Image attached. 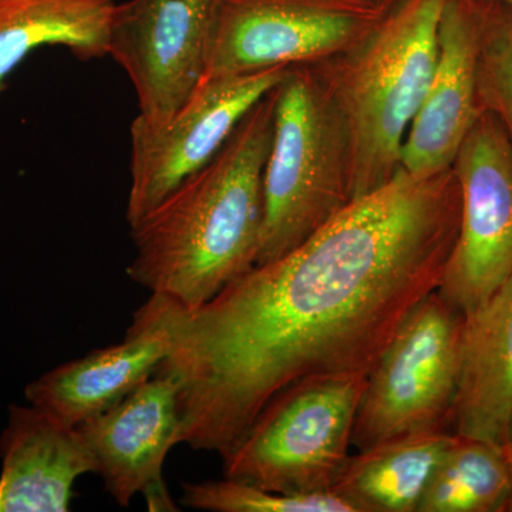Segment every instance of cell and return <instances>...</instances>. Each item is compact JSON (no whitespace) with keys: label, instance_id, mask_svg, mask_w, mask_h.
I'll return each mask as SVG.
<instances>
[{"label":"cell","instance_id":"6da1fadb","mask_svg":"<svg viewBox=\"0 0 512 512\" xmlns=\"http://www.w3.org/2000/svg\"><path fill=\"white\" fill-rule=\"evenodd\" d=\"M460 211L453 167L430 175L400 168L200 308L151 295L134 315L170 340L158 372L178 383L180 443L224 458L289 384L369 375L404 320L439 289Z\"/></svg>","mask_w":512,"mask_h":512},{"label":"cell","instance_id":"7a4b0ae2","mask_svg":"<svg viewBox=\"0 0 512 512\" xmlns=\"http://www.w3.org/2000/svg\"><path fill=\"white\" fill-rule=\"evenodd\" d=\"M275 89L252 107L210 163L130 225L136 256L127 274L151 295L197 309L255 265Z\"/></svg>","mask_w":512,"mask_h":512},{"label":"cell","instance_id":"3957f363","mask_svg":"<svg viewBox=\"0 0 512 512\" xmlns=\"http://www.w3.org/2000/svg\"><path fill=\"white\" fill-rule=\"evenodd\" d=\"M447 2L402 0L363 42L319 73L348 136L352 200L402 168L404 138L436 67Z\"/></svg>","mask_w":512,"mask_h":512},{"label":"cell","instance_id":"277c9868","mask_svg":"<svg viewBox=\"0 0 512 512\" xmlns=\"http://www.w3.org/2000/svg\"><path fill=\"white\" fill-rule=\"evenodd\" d=\"M350 201L348 136L335 101L316 67H289L275 89L255 265L288 254Z\"/></svg>","mask_w":512,"mask_h":512},{"label":"cell","instance_id":"5b68a950","mask_svg":"<svg viewBox=\"0 0 512 512\" xmlns=\"http://www.w3.org/2000/svg\"><path fill=\"white\" fill-rule=\"evenodd\" d=\"M366 379L343 373L289 384L222 458L224 477L282 494L332 491L350 456Z\"/></svg>","mask_w":512,"mask_h":512},{"label":"cell","instance_id":"8992f818","mask_svg":"<svg viewBox=\"0 0 512 512\" xmlns=\"http://www.w3.org/2000/svg\"><path fill=\"white\" fill-rule=\"evenodd\" d=\"M464 320L437 291L404 320L367 375L353 427L357 451L406 434L447 430Z\"/></svg>","mask_w":512,"mask_h":512},{"label":"cell","instance_id":"52a82bcc","mask_svg":"<svg viewBox=\"0 0 512 512\" xmlns=\"http://www.w3.org/2000/svg\"><path fill=\"white\" fill-rule=\"evenodd\" d=\"M386 10L366 0H215L204 79L333 59Z\"/></svg>","mask_w":512,"mask_h":512},{"label":"cell","instance_id":"ba28073f","mask_svg":"<svg viewBox=\"0 0 512 512\" xmlns=\"http://www.w3.org/2000/svg\"><path fill=\"white\" fill-rule=\"evenodd\" d=\"M288 69L207 77L167 123L154 126L136 117L130 128L128 225L210 163L252 107L282 82Z\"/></svg>","mask_w":512,"mask_h":512},{"label":"cell","instance_id":"9c48e42d","mask_svg":"<svg viewBox=\"0 0 512 512\" xmlns=\"http://www.w3.org/2000/svg\"><path fill=\"white\" fill-rule=\"evenodd\" d=\"M460 225L437 292L468 315L512 272V144L481 111L454 161Z\"/></svg>","mask_w":512,"mask_h":512},{"label":"cell","instance_id":"30bf717a","mask_svg":"<svg viewBox=\"0 0 512 512\" xmlns=\"http://www.w3.org/2000/svg\"><path fill=\"white\" fill-rule=\"evenodd\" d=\"M214 9L215 0L117 3L107 56L127 73L144 123H167L204 80Z\"/></svg>","mask_w":512,"mask_h":512},{"label":"cell","instance_id":"8fae6325","mask_svg":"<svg viewBox=\"0 0 512 512\" xmlns=\"http://www.w3.org/2000/svg\"><path fill=\"white\" fill-rule=\"evenodd\" d=\"M96 461V474L121 507L144 494L148 510L177 511L165 488L163 466L180 444L178 383L157 372L107 412L80 424Z\"/></svg>","mask_w":512,"mask_h":512},{"label":"cell","instance_id":"7c38bea8","mask_svg":"<svg viewBox=\"0 0 512 512\" xmlns=\"http://www.w3.org/2000/svg\"><path fill=\"white\" fill-rule=\"evenodd\" d=\"M478 8L470 0H448L439 30V52L429 89L404 138V171L441 173L480 116L477 99Z\"/></svg>","mask_w":512,"mask_h":512},{"label":"cell","instance_id":"4fadbf2b","mask_svg":"<svg viewBox=\"0 0 512 512\" xmlns=\"http://www.w3.org/2000/svg\"><path fill=\"white\" fill-rule=\"evenodd\" d=\"M0 460V512H67L77 478L96 474L79 427L33 404L9 407Z\"/></svg>","mask_w":512,"mask_h":512},{"label":"cell","instance_id":"5bb4252c","mask_svg":"<svg viewBox=\"0 0 512 512\" xmlns=\"http://www.w3.org/2000/svg\"><path fill=\"white\" fill-rule=\"evenodd\" d=\"M170 352L167 333L134 315L126 339L63 363L26 386V400L70 426L107 412L151 379Z\"/></svg>","mask_w":512,"mask_h":512},{"label":"cell","instance_id":"9a60e30c","mask_svg":"<svg viewBox=\"0 0 512 512\" xmlns=\"http://www.w3.org/2000/svg\"><path fill=\"white\" fill-rule=\"evenodd\" d=\"M512 424V272L468 313L447 430L503 444Z\"/></svg>","mask_w":512,"mask_h":512},{"label":"cell","instance_id":"2e32d148","mask_svg":"<svg viewBox=\"0 0 512 512\" xmlns=\"http://www.w3.org/2000/svg\"><path fill=\"white\" fill-rule=\"evenodd\" d=\"M451 439V431H419L357 451L349 456L332 491L355 512H417Z\"/></svg>","mask_w":512,"mask_h":512},{"label":"cell","instance_id":"e0dca14e","mask_svg":"<svg viewBox=\"0 0 512 512\" xmlns=\"http://www.w3.org/2000/svg\"><path fill=\"white\" fill-rule=\"evenodd\" d=\"M116 0H0V100L10 74L42 46L103 59Z\"/></svg>","mask_w":512,"mask_h":512},{"label":"cell","instance_id":"ac0fdd59","mask_svg":"<svg viewBox=\"0 0 512 512\" xmlns=\"http://www.w3.org/2000/svg\"><path fill=\"white\" fill-rule=\"evenodd\" d=\"M511 495L505 446L453 433L417 512H507Z\"/></svg>","mask_w":512,"mask_h":512},{"label":"cell","instance_id":"d6986e66","mask_svg":"<svg viewBox=\"0 0 512 512\" xmlns=\"http://www.w3.org/2000/svg\"><path fill=\"white\" fill-rule=\"evenodd\" d=\"M185 507L212 512H355L333 491L315 494H282L245 481L183 484Z\"/></svg>","mask_w":512,"mask_h":512},{"label":"cell","instance_id":"ffe728a7","mask_svg":"<svg viewBox=\"0 0 512 512\" xmlns=\"http://www.w3.org/2000/svg\"><path fill=\"white\" fill-rule=\"evenodd\" d=\"M478 9V107L503 126L512 144V6Z\"/></svg>","mask_w":512,"mask_h":512},{"label":"cell","instance_id":"44dd1931","mask_svg":"<svg viewBox=\"0 0 512 512\" xmlns=\"http://www.w3.org/2000/svg\"><path fill=\"white\" fill-rule=\"evenodd\" d=\"M505 450H507L508 460H510V466L512 471V424L510 433H508L507 441H505ZM507 512H512V495L510 504H508Z\"/></svg>","mask_w":512,"mask_h":512},{"label":"cell","instance_id":"7402d4cb","mask_svg":"<svg viewBox=\"0 0 512 512\" xmlns=\"http://www.w3.org/2000/svg\"><path fill=\"white\" fill-rule=\"evenodd\" d=\"M366 2L376 3V5L384 6V8H387L390 0H366Z\"/></svg>","mask_w":512,"mask_h":512},{"label":"cell","instance_id":"603a6c76","mask_svg":"<svg viewBox=\"0 0 512 512\" xmlns=\"http://www.w3.org/2000/svg\"><path fill=\"white\" fill-rule=\"evenodd\" d=\"M493 2H500V3H504V5L512 6V0H493Z\"/></svg>","mask_w":512,"mask_h":512}]
</instances>
